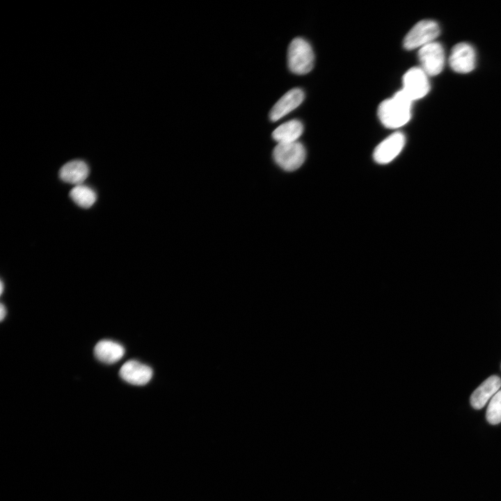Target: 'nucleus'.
<instances>
[{
	"label": "nucleus",
	"mask_w": 501,
	"mask_h": 501,
	"mask_svg": "<svg viewBox=\"0 0 501 501\" xmlns=\"http://www.w3.org/2000/svg\"><path fill=\"white\" fill-rule=\"evenodd\" d=\"M124 353L125 349L120 344L109 340L99 341L94 348L96 358L106 364L116 363L122 358Z\"/></svg>",
	"instance_id": "13"
},
{
	"label": "nucleus",
	"mask_w": 501,
	"mask_h": 501,
	"mask_svg": "<svg viewBox=\"0 0 501 501\" xmlns=\"http://www.w3.org/2000/svg\"><path fill=\"white\" fill-rule=\"evenodd\" d=\"M428 75L420 67H413L403 76L402 90L413 100L424 97L430 90Z\"/></svg>",
	"instance_id": "6"
},
{
	"label": "nucleus",
	"mask_w": 501,
	"mask_h": 501,
	"mask_svg": "<svg viewBox=\"0 0 501 501\" xmlns=\"http://www.w3.org/2000/svg\"><path fill=\"white\" fill-rule=\"evenodd\" d=\"M420 67L428 76L440 74L445 65V55L443 46L438 42H431L418 51Z\"/></svg>",
	"instance_id": "5"
},
{
	"label": "nucleus",
	"mask_w": 501,
	"mask_h": 501,
	"mask_svg": "<svg viewBox=\"0 0 501 501\" xmlns=\"http://www.w3.org/2000/svg\"><path fill=\"white\" fill-rule=\"evenodd\" d=\"M486 418L491 424L501 422V390L491 398L486 410Z\"/></svg>",
	"instance_id": "16"
},
{
	"label": "nucleus",
	"mask_w": 501,
	"mask_h": 501,
	"mask_svg": "<svg viewBox=\"0 0 501 501\" xmlns=\"http://www.w3.org/2000/svg\"><path fill=\"white\" fill-rule=\"evenodd\" d=\"M413 100L401 89L383 100L378 107L381 122L388 128H398L406 125L411 118Z\"/></svg>",
	"instance_id": "1"
},
{
	"label": "nucleus",
	"mask_w": 501,
	"mask_h": 501,
	"mask_svg": "<svg viewBox=\"0 0 501 501\" xmlns=\"http://www.w3.org/2000/svg\"><path fill=\"white\" fill-rule=\"evenodd\" d=\"M501 387V379L499 376L493 375L486 379L470 397V404L475 409L483 408L486 402L493 397Z\"/></svg>",
	"instance_id": "11"
},
{
	"label": "nucleus",
	"mask_w": 501,
	"mask_h": 501,
	"mask_svg": "<svg viewBox=\"0 0 501 501\" xmlns=\"http://www.w3.org/2000/svg\"><path fill=\"white\" fill-rule=\"evenodd\" d=\"M306 157L304 146L299 142L278 143L273 151L276 163L286 171H294L303 164Z\"/></svg>",
	"instance_id": "4"
},
{
	"label": "nucleus",
	"mask_w": 501,
	"mask_h": 501,
	"mask_svg": "<svg viewBox=\"0 0 501 501\" xmlns=\"http://www.w3.org/2000/svg\"><path fill=\"white\" fill-rule=\"evenodd\" d=\"M315 55L310 45L302 38H294L287 50V64L290 71L305 74L314 66Z\"/></svg>",
	"instance_id": "2"
},
{
	"label": "nucleus",
	"mask_w": 501,
	"mask_h": 501,
	"mask_svg": "<svg viewBox=\"0 0 501 501\" xmlns=\"http://www.w3.org/2000/svg\"><path fill=\"white\" fill-rule=\"evenodd\" d=\"M89 175V168L81 160H73L64 164L59 170V177L66 183L82 184Z\"/></svg>",
	"instance_id": "12"
},
{
	"label": "nucleus",
	"mask_w": 501,
	"mask_h": 501,
	"mask_svg": "<svg viewBox=\"0 0 501 501\" xmlns=\"http://www.w3.org/2000/svg\"><path fill=\"white\" fill-rule=\"evenodd\" d=\"M6 315V310L3 303H1L0 306V320L3 321Z\"/></svg>",
	"instance_id": "17"
},
{
	"label": "nucleus",
	"mask_w": 501,
	"mask_h": 501,
	"mask_svg": "<svg viewBox=\"0 0 501 501\" xmlns=\"http://www.w3.org/2000/svg\"><path fill=\"white\" fill-rule=\"evenodd\" d=\"M440 34V27L436 22L423 19L416 23L408 32L403 40V46L407 50L421 47L434 42Z\"/></svg>",
	"instance_id": "3"
},
{
	"label": "nucleus",
	"mask_w": 501,
	"mask_h": 501,
	"mask_svg": "<svg viewBox=\"0 0 501 501\" xmlns=\"http://www.w3.org/2000/svg\"><path fill=\"white\" fill-rule=\"evenodd\" d=\"M70 196L77 205L84 208L91 207L97 198L94 190L83 184L73 187L70 192Z\"/></svg>",
	"instance_id": "15"
},
{
	"label": "nucleus",
	"mask_w": 501,
	"mask_h": 501,
	"mask_svg": "<svg viewBox=\"0 0 501 501\" xmlns=\"http://www.w3.org/2000/svg\"><path fill=\"white\" fill-rule=\"evenodd\" d=\"M406 142L403 133L397 132L381 141L374 149L373 157L376 162L386 164L392 161L402 150Z\"/></svg>",
	"instance_id": "8"
},
{
	"label": "nucleus",
	"mask_w": 501,
	"mask_h": 501,
	"mask_svg": "<svg viewBox=\"0 0 501 501\" xmlns=\"http://www.w3.org/2000/svg\"><path fill=\"white\" fill-rule=\"evenodd\" d=\"M451 68L458 73H468L472 71L476 63V54L474 48L467 42L455 45L449 57Z\"/></svg>",
	"instance_id": "7"
},
{
	"label": "nucleus",
	"mask_w": 501,
	"mask_h": 501,
	"mask_svg": "<svg viewBox=\"0 0 501 501\" xmlns=\"http://www.w3.org/2000/svg\"><path fill=\"white\" fill-rule=\"evenodd\" d=\"M304 93L300 88H292L284 94L273 106L269 118L276 122L297 108L304 100Z\"/></svg>",
	"instance_id": "9"
},
{
	"label": "nucleus",
	"mask_w": 501,
	"mask_h": 501,
	"mask_svg": "<svg viewBox=\"0 0 501 501\" xmlns=\"http://www.w3.org/2000/svg\"><path fill=\"white\" fill-rule=\"evenodd\" d=\"M0 285H1L0 292H1V294H2L3 291V283L2 281H1Z\"/></svg>",
	"instance_id": "18"
},
{
	"label": "nucleus",
	"mask_w": 501,
	"mask_h": 501,
	"mask_svg": "<svg viewBox=\"0 0 501 501\" xmlns=\"http://www.w3.org/2000/svg\"><path fill=\"white\" fill-rule=\"evenodd\" d=\"M152 373L150 367L134 360L125 362L119 371L120 377L125 381L136 385L148 383L152 376Z\"/></svg>",
	"instance_id": "10"
},
{
	"label": "nucleus",
	"mask_w": 501,
	"mask_h": 501,
	"mask_svg": "<svg viewBox=\"0 0 501 501\" xmlns=\"http://www.w3.org/2000/svg\"><path fill=\"white\" fill-rule=\"evenodd\" d=\"M303 131V126L298 120H291L279 125L272 132L273 138L278 143L297 141Z\"/></svg>",
	"instance_id": "14"
}]
</instances>
